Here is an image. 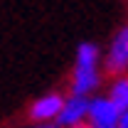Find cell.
I'll list each match as a JSON object with an SVG mask.
<instances>
[{"label": "cell", "instance_id": "cell-1", "mask_svg": "<svg viewBox=\"0 0 128 128\" xmlns=\"http://www.w3.org/2000/svg\"><path fill=\"white\" fill-rule=\"evenodd\" d=\"M98 47L94 42H81L76 47V64L72 74V96H86L98 86Z\"/></svg>", "mask_w": 128, "mask_h": 128}, {"label": "cell", "instance_id": "cell-2", "mask_svg": "<svg viewBox=\"0 0 128 128\" xmlns=\"http://www.w3.org/2000/svg\"><path fill=\"white\" fill-rule=\"evenodd\" d=\"M86 123L91 128H118L121 111L113 106L108 98H94L89 101V113H86Z\"/></svg>", "mask_w": 128, "mask_h": 128}, {"label": "cell", "instance_id": "cell-3", "mask_svg": "<svg viewBox=\"0 0 128 128\" xmlns=\"http://www.w3.org/2000/svg\"><path fill=\"white\" fill-rule=\"evenodd\" d=\"M126 69H128V27H121L113 34L108 54H106V72L123 74Z\"/></svg>", "mask_w": 128, "mask_h": 128}, {"label": "cell", "instance_id": "cell-4", "mask_svg": "<svg viewBox=\"0 0 128 128\" xmlns=\"http://www.w3.org/2000/svg\"><path fill=\"white\" fill-rule=\"evenodd\" d=\"M89 113V98L86 96H69L64 101L62 111L57 116V126L59 128H69L74 123H81Z\"/></svg>", "mask_w": 128, "mask_h": 128}, {"label": "cell", "instance_id": "cell-5", "mask_svg": "<svg viewBox=\"0 0 128 128\" xmlns=\"http://www.w3.org/2000/svg\"><path fill=\"white\" fill-rule=\"evenodd\" d=\"M64 106V98L59 94H44L40 96L34 104L30 106V121H37V123H44L49 118H57L59 111Z\"/></svg>", "mask_w": 128, "mask_h": 128}, {"label": "cell", "instance_id": "cell-6", "mask_svg": "<svg viewBox=\"0 0 128 128\" xmlns=\"http://www.w3.org/2000/svg\"><path fill=\"white\" fill-rule=\"evenodd\" d=\"M108 101H111V104H113L121 113L128 111V76H126V79H118V81L111 86Z\"/></svg>", "mask_w": 128, "mask_h": 128}, {"label": "cell", "instance_id": "cell-7", "mask_svg": "<svg viewBox=\"0 0 128 128\" xmlns=\"http://www.w3.org/2000/svg\"><path fill=\"white\" fill-rule=\"evenodd\" d=\"M118 128H128V111L121 113V121H118Z\"/></svg>", "mask_w": 128, "mask_h": 128}, {"label": "cell", "instance_id": "cell-8", "mask_svg": "<svg viewBox=\"0 0 128 128\" xmlns=\"http://www.w3.org/2000/svg\"><path fill=\"white\" fill-rule=\"evenodd\" d=\"M69 128H91L86 121H81V123H74V126H69Z\"/></svg>", "mask_w": 128, "mask_h": 128}, {"label": "cell", "instance_id": "cell-9", "mask_svg": "<svg viewBox=\"0 0 128 128\" xmlns=\"http://www.w3.org/2000/svg\"><path fill=\"white\" fill-rule=\"evenodd\" d=\"M37 128H59V126H54V123H40Z\"/></svg>", "mask_w": 128, "mask_h": 128}]
</instances>
